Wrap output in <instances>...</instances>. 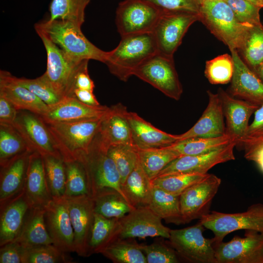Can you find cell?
I'll list each match as a JSON object with an SVG mask.
<instances>
[{"instance_id": "1f68e13d", "label": "cell", "mask_w": 263, "mask_h": 263, "mask_svg": "<svg viewBox=\"0 0 263 263\" xmlns=\"http://www.w3.org/2000/svg\"><path fill=\"white\" fill-rule=\"evenodd\" d=\"M179 196L152 187L151 199L148 207L168 224H183Z\"/></svg>"}, {"instance_id": "4316f807", "label": "cell", "mask_w": 263, "mask_h": 263, "mask_svg": "<svg viewBox=\"0 0 263 263\" xmlns=\"http://www.w3.org/2000/svg\"><path fill=\"white\" fill-rule=\"evenodd\" d=\"M129 122L133 144L138 148H162L170 146L178 140V135L163 132L145 120L136 113L128 112Z\"/></svg>"}, {"instance_id": "52a82bcc", "label": "cell", "mask_w": 263, "mask_h": 263, "mask_svg": "<svg viewBox=\"0 0 263 263\" xmlns=\"http://www.w3.org/2000/svg\"><path fill=\"white\" fill-rule=\"evenodd\" d=\"M199 221L213 233L214 245L222 242L229 233L237 230H252L263 233V204H253L240 213L213 211L202 216Z\"/></svg>"}, {"instance_id": "60d3db41", "label": "cell", "mask_w": 263, "mask_h": 263, "mask_svg": "<svg viewBox=\"0 0 263 263\" xmlns=\"http://www.w3.org/2000/svg\"><path fill=\"white\" fill-rule=\"evenodd\" d=\"M208 173H176L157 176L151 181L152 187L175 196L206 178Z\"/></svg>"}, {"instance_id": "ffe728a7", "label": "cell", "mask_w": 263, "mask_h": 263, "mask_svg": "<svg viewBox=\"0 0 263 263\" xmlns=\"http://www.w3.org/2000/svg\"><path fill=\"white\" fill-rule=\"evenodd\" d=\"M109 108L102 105L89 106L75 97H66L49 106L45 113L40 116L46 124L95 120L102 118Z\"/></svg>"}, {"instance_id": "d4e9b609", "label": "cell", "mask_w": 263, "mask_h": 263, "mask_svg": "<svg viewBox=\"0 0 263 263\" xmlns=\"http://www.w3.org/2000/svg\"><path fill=\"white\" fill-rule=\"evenodd\" d=\"M0 95L15 106L17 110H26L40 116L47 111L49 106L30 91L20 84L16 77L9 72L0 70Z\"/></svg>"}, {"instance_id": "8fae6325", "label": "cell", "mask_w": 263, "mask_h": 263, "mask_svg": "<svg viewBox=\"0 0 263 263\" xmlns=\"http://www.w3.org/2000/svg\"><path fill=\"white\" fill-rule=\"evenodd\" d=\"M161 11L146 0H124L116 9L115 23L121 37L151 32Z\"/></svg>"}, {"instance_id": "f907efd6", "label": "cell", "mask_w": 263, "mask_h": 263, "mask_svg": "<svg viewBox=\"0 0 263 263\" xmlns=\"http://www.w3.org/2000/svg\"><path fill=\"white\" fill-rule=\"evenodd\" d=\"M161 11L186 12L199 14L203 0H146Z\"/></svg>"}, {"instance_id": "7dc6e473", "label": "cell", "mask_w": 263, "mask_h": 263, "mask_svg": "<svg viewBox=\"0 0 263 263\" xmlns=\"http://www.w3.org/2000/svg\"><path fill=\"white\" fill-rule=\"evenodd\" d=\"M147 263H177L178 255L173 248L159 242L149 245L140 244Z\"/></svg>"}, {"instance_id": "816d5d0a", "label": "cell", "mask_w": 263, "mask_h": 263, "mask_svg": "<svg viewBox=\"0 0 263 263\" xmlns=\"http://www.w3.org/2000/svg\"><path fill=\"white\" fill-rule=\"evenodd\" d=\"M25 248L16 241L7 243L0 248V263H23Z\"/></svg>"}, {"instance_id": "9f6ffc18", "label": "cell", "mask_w": 263, "mask_h": 263, "mask_svg": "<svg viewBox=\"0 0 263 263\" xmlns=\"http://www.w3.org/2000/svg\"><path fill=\"white\" fill-rule=\"evenodd\" d=\"M74 94V97L86 105L92 106H99L101 105L93 94V91L75 89Z\"/></svg>"}, {"instance_id": "b9f144b4", "label": "cell", "mask_w": 263, "mask_h": 263, "mask_svg": "<svg viewBox=\"0 0 263 263\" xmlns=\"http://www.w3.org/2000/svg\"><path fill=\"white\" fill-rule=\"evenodd\" d=\"M64 162L66 174L64 197L89 196L87 176L83 162L80 160H65Z\"/></svg>"}, {"instance_id": "d590c367", "label": "cell", "mask_w": 263, "mask_h": 263, "mask_svg": "<svg viewBox=\"0 0 263 263\" xmlns=\"http://www.w3.org/2000/svg\"><path fill=\"white\" fill-rule=\"evenodd\" d=\"M236 141L227 134L215 137H194L178 141L169 146L181 156L208 153Z\"/></svg>"}, {"instance_id": "f35d334b", "label": "cell", "mask_w": 263, "mask_h": 263, "mask_svg": "<svg viewBox=\"0 0 263 263\" xmlns=\"http://www.w3.org/2000/svg\"><path fill=\"white\" fill-rule=\"evenodd\" d=\"M42 156L46 180L53 198L64 197L66 174L62 157L53 155Z\"/></svg>"}, {"instance_id": "74e56055", "label": "cell", "mask_w": 263, "mask_h": 263, "mask_svg": "<svg viewBox=\"0 0 263 263\" xmlns=\"http://www.w3.org/2000/svg\"><path fill=\"white\" fill-rule=\"evenodd\" d=\"M91 0H52L49 7L50 20L61 19L82 26L85 10Z\"/></svg>"}, {"instance_id": "f1b7e54d", "label": "cell", "mask_w": 263, "mask_h": 263, "mask_svg": "<svg viewBox=\"0 0 263 263\" xmlns=\"http://www.w3.org/2000/svg\"><path fill=\"white\" fill-rule=\"evenodd\" d=\"M44 208L32 207L28 211L22 227L14 241L24 248L53 244L48 231Z\"/></svg>"}, {"instance_id": "e0dca14e", "label": "cell", "mask_w": 263, "mask_h": 263, "mask_svg": "<svg viewBox=\"0 0 263 263\" xmlns=\"http://www.w3.org/2000/svg\"><path fill=\"white\" fill-rule=\"evenodd\" d=\"M44 208L46 227L53 244L64 252H75L74 232L66 198H53Z\"/></svg>"}, {"instance_id": "83f0119b", "label": "cell", "mask_w": 263, "mask_h": 263, "mask_svg": "<svg viewBox=\"0 0 263 263\" xmlns=\"http://www.w3.org/2000/svg\"><path fill=\"white\" fill-rule=\"evenodd\" d=\"M127 110L121 104L113 105L103 117L99 134L109 147L120 144L134 145L126 117Z\"/></svg>"}, {"instance_id": "680465c9", "label": "cell", "mask_w": 263, "mask_h": 263, "mask_svg": "<svg viewBox=\"0 0 263 263\" xmlns=\"http://www.w3.org/2000/svg\"><path fill=\"white\" fill-rule=\"evenodd\" d=\"M254 5L263 8V0H246Z\"/></svg>"}, {"instance_id": "bcb514c9", "label": "cell", "mask_w": 263, "mask_h": 263, "mask_svg": "<svg viewBox=\"0 0 263 263\" xmlns=\"http://www.w3.org/2000/svg\"><path fill=\"white\" fill-rule=\"evenodd\" d=\"M16 79L48 106L58 103L64 98L56 91L44 74L34 79L16 77Z\"/></svg>"}, {"instance_id": "f6af8a7d", "label": "cell", "mask_w": 263, "mask_h": 263, "mask_svg": "<svg viewBox=\"0 0 263 263\" xmlns=\"http://www.w3.org/2000/svg\"><path fill=\"white\" fill-rule=\"evenodd\" d=\"M233 70L232 56L225 54L206 61L205 75L212 84H225L231 81Z\"/></svg>"}, {"instance_id": "d6a6232c", "label": "cell", "mask_w": 263, "mask_h": 263, "mask_svg": "<svg viewBox=\"0 0 263 263\" xmlns=\"http://www.w3.org/2000/svg\"><path fill=\"white\" fill-rule=\"evenodd\" d=\"M139 162L150 179L157 176L170 162L181 156L169 146L141 149L137 148Z\"/></svg>"}, {"instance_id": "44dd1931", "label": "cell", "mask_w": 263, "mask_h": 263, "mask_svg": "<svg viewBox=\"0 0 263 263\" xmlns=\"http://www.w3.org/2000/svg\"><path fill=\"white\" fill-rule=\"evenodd\" d=\"M217 93L226 120L225 134L237 142L246 136L249 119L259 106L236 98L221 88Z\"/></svg>"}, {"instance_id": "6da1fadb", "label": "cell", "mask_w": 263, "mask_h": 263, "mask_svg": "<svg viewBox=\"0 0 263 263\" xmlns=\"http://www.w3.org/2000/svg\"><path fill=\"white\" fill-rule=\"evenodd\" d=\"M81 27L68 20L48 19L37 23L35 29L37 33L44 34L74 60L93 59L104 63L107 52L90 41L82 33Z\"/></svg>"}, {"instance_id": "ac0fdd59", "label": "cell", "mask_w": 263, "mask_h": 263, "mask_svg": "<svg viewBox=\"0 0 263 263\" xmlns=\"http://www.w3.org/2000/svg\"><path fill=\"white\" fill-rule=\"evenodd\" d=\"M66 199L74 232L75 252L87 257L95 212L94 201L89 195Z\"/></svg>"}, {"instance_id": "2e32d148", "label": "cell", "mask_w": 263, "mask_h": 263, "mask_svg": "<svg viewBox=\"0 0 263 263\" xmlns=\"http://www.w3.org/2000/svg\"><path fill=\"white\" fill-rule=\"evenodd\" d=\"M236 141L215 150L199 155L181 156L167 165L157 176L176 173L205 174L215 165L234 160Z\"/></svg>"}, {"instance_id": "6f0895ef", "label": "cell", "mask_w": 263, "mask_h": 263, "mask_svg": "<svg viewBox=\"0 0 263 263\" xmlns=\"http://www.w3.org/2000/svg\"><path fill=\"white\" fill-rule=\"evenodd\" d=\"M253 71L263 82V61Z\"/></svg>"}, {"instance_id": "484cf974", "label": "cell", "mask_w": 263, "mask_h": 263, "mask_svg": "<svg viewBox=\"0 0 263 263\" xmlns=\"http://www.w3.org/2000/svg\"><path fill=\"white\" fill-rule=\"evenodd\" d=\"M26 196L32 207L44 208L53 199L45 175L43 156L31 153L24 186Z\"/></svg>"}, {"instance_id": "cb8c5ba5", "label": "cell", "mask_w": 263, "mask_h": 263, "mask_svg": "<svg viewBox=\"0 0 263 263\" xmlns=\"http://www.w3.org/2000/svg\"><path fill=\"white\" fill-rule=\"evenodd\" d=\"M32 152H25L0 166V207L24 190L29 157Z\"/></svg>"}, {"instance_id": "603a6c76", "label": "cell", "mask_w": 263, "mask_h": 263, "mask_svg": "<svg viewBox=\"0 0 263 263\" xmlns=\"http://www.w3.org/2000/svg\"><path fill=\"white\" fill-rule=\"evenodd\" d=\"M31 207L24 189L0 207V246L18 238Z\"/></svg>"}, {"instance_id": "e575fe53", "label": "cell", "mask_w": 263, "mask_h": 263, "mask_svg": "<svg viewBox=\"0 0 263 263\" xmlns=\"http://www.w3.org/2000/svg\"><path fill=\"white\" fill-rule=\"evenodd\" d=\"M100 254L114 263H147L140 244L134 238L115 240Z\"/></svg>"}, {"instance_id": "11a10c76", "label": "cell", "mask_w": 263, "mask_h": 263, "mask_svg": "<svg viewBox=\"0 0 263 263\" xmlns=\"http://www.w3.org/2000/svg\"><path fill=\"white\" fill-rule=\"evenodd\" d=\"M88 66V63L85 64L77 74L75 81V89L93 91L94 84L89 75Z\"/></svg>"}, {"instance_id": "ee69618b", "label": "cell", "mask_w": 263, "mask_h": 263, "mask_svg": "<svg viewBox=\"0 0 263 263\" xmlns=\"http://www.w3.org/2000/svg\"><path fill=\"white\" fill-rule=\"evenodd\" d=\"M67 253L54 244L25 248L23 263H73Z\"/></svg>"}, {"instance_id": "f5cc1de1", "label": "cell", "mask_w": 263, "mask_h": 263, "mask_svg": "<svg viewBox=\"0 0 263 263\" xmlns=\"http://www.w3.org/2000/svg\"><path fill=\"white\" fill-rule=\"evenodd\" d=\"M18 111L13 104L0 95V123L12 125L16 118Z\"/></svg>"}, {"instance_id": "c3c4849f", "label": "cell", "mask_w": 263, "mask_h": 263, "mask_svg": "<svg viewBox=\"0 0 263 263\" xmlns=\"http://www.w3.org/2000/svg\"><path fill=\"white\" fill-rule=\"evenodd\" d=\"M232 9L236 18L241 23L262 24L259 12L261 9L246 0H224Z\"/></svg>"}, {"instance_id": "7c38bea8", "label": "cell", "mask_w": 263, "mask_h": 263, "mask_svg": "<svg viewBox=\"0 0 263 263\" xmlns=\"http://www.w3.org/2000/svg\"><path fill=\"white\" fill-rule=\"evenodd\" d=\"M170 229L148 207L135 208L118 219L116 239L160 237L169 239Z\"/></svg>"}, {"instance_id": "8992f818", "label": "cell", "mask_w": 263, "mask_h": 263, "mask_svg": "<svg viewBox=\"0 0 263 263\" xmlns=\"http://www.w3.org/2000/svg\"><path fill=\"white\" fill-rule=\"evenodd\" d=\"M37 33L41 38L47 54V69L44 75L61 96L74 97L77 74L89 60L77 61L72 59L44 34Z\"/></svg>"}, {"instance_id": "9a60e30c", "label": "cell", "mask_w": 263, "mask_h": 263, "mask_svg": "<svg viewBox=\"0 0 263 263\" xmlns=\"http://www.w3.org/2000/svg\"><path fill=\"white\" fill-rule=\"evenodd\" d=\"M12 125L32 151L37 152L42 156H61L56 147L47 124L40 115L26 110H18Z\"/></svg>"}, {"instance_id": "3957f363", "label": "cell", "mask_w": 263, "mask_h": 263, "mask_svg": "<svg viewBox=\"0 0 263 263\" xmlns=\"http://www.w3.org/2000/svg\"><path fill=\"white\" fill-rule=\"evenodd\" d=\"M199 14V21L230 51L240 49L252 26L240 23L224 0H203Z\"/></svg>"}, {"instance_id": "f546056e", "label": "cell", "mask_w": 263, "mask_h": 263, "mask_svg": "<svg viewBox=\"0 0 263 263\" xmlns=\"http://www.w3.org/2000/svg\"><path fill=\"white\" fill-rule=\"evenodd\" d=\"M128 202L134 207H148L152 186L151 180L142 168L139 160L135 167L121 186Z\"/></svg>"}, {"instance_id": "681fc988", "label": "cell", "mask_w": 263, "mask_h": 263, "mask_svg": "<svg viewBox=\"0 0 263 263\" xmlns=\"http://www.w3.org/2000/svg\"><path fill=\"white\" fill-rule=\"evenodd\" d=\"M244 151V157L254 162L263 173V135L246 136L237 142L236 146Z\"/></svg>"}, {"instance_id": "4dcf8cb0", "label": "cell", "mask_w": 263, "mask_h": 263, "mask_svg": "<svg viewBox=\"0 0 263 263\" xmlns=\"http://www.w3.org/2000/svg\"><path fill=\"white\" fill-rule=\"evenodd\" d=\"M92 198L94 212L109 218L119 219L135 208L113 188H104Z\"/></svg>"}, {"instance_id": "7a4b0ae2", "label": "cell", "mask_w": 263, "mask_h": 263, "mask_svg": "<svg viewBox=\"0 0 263 263\" xmlns=\"http://www.w3.org/2000/svg\"><path fill=\"white\" fill-rule=\"evenodd\" d=\"M157 53L152 32L127 35L121 37L114 49L107 52L104 63L112 74L126 81L136 69Z\"/></svg>"}, {"instance_id": "ab89813d", "label": "cell", "mask_w": 263, "mask_h": 263, "mask_svg": "<svg viewBox=\"0 0 263 263\" xmlns=\"http://www.w3.org/2000/svg\"><path fill=\"white\" fill-rule=\"evenodd\" d=\"M240 52L245 63L254 71L263 61V26L252 25L248 28Z\"/></svg>"}, {"instance_id": "5b68a950", "label": "cell", "mask_w": 263, "mask_h": 263, "mask_svg": "<svg viewBox=\"0 0 263 263\" xmlns=\"http://www.w3.org/2000/svg\"><path fill=\"white\" fill-rule=\"evenodd\" d=\"M108 148L98 132L88 153L79 159L86 169L89 196L93 197L100 190L110 188L118 191L126 199L122 190L120 175L114 161L108 154Z\"/></svg>"}, {"instance_id": "9c48e42d", "label": "cell", "mask_w": 263, "mask_h": 263, "mask_svg": "<svg viewBox=\"0 0 263 263\" xmlns=\"http://www.w3.org/2000/svg\"><path fill=\"white\" fill-rule=\"evenodd\" d=\"M199 19V14L161 11L152 31L158 53L173 58L188 28Z\"/></svg>"}, {"instance_id": "277c9868", "label": "cell", "mask_w": 263, "mask_h": 263, "mask_svg": "<svg viewBox=\"0 0 263 263\" xmlns=\"http://www.w3.org/2000/svg\"><path fill=\"white\" fill-rule=\"evenodd\" d=\"M102 119L46 124L63 160H79L98 133Z\"/></svg>"}, {"instance_id": "836d02e7", "label": "cell", "mask_w": 263, "mask_h": 263, "mask_svg": "<svg viewBox=\"0 0 263 263\" xmlns=\"http://www.w3.org/2000/svg\"><path fill=\"white\" fill-rule=\"evenodd\" d=\"M118 219L109 218L94 212L88 249V257L101 253L114 239Z\"/></svg>"}, {"instance_id": "7bdbcfd3", "label": "cell", "mask_w": 263, "mask_h": 263, "mask_svg": "<svg viewBox=\"0 0 263 263\" xmlns=\"http://www.w3.org/2000/svg\"><path fill=\"white\" fill-rule=\"evenodd\" d=\"M107 153L115 163L122 186L138 162L137 148L130 144L112 145L108 147Z\"/></svg>"}, {"instance_id": "7402d4cb", "label": "cell", "mask_w": 263, "mask_h": 263, "mask_svg": "<svg viewBox=\"0 0 263 263\" xmlns=\"http://www.w3.org/2000/svg\"><path fill=\"white\" fill-rule=\"evenodd\" d=\"M207 105L197 122L185 132L177 135L180 141L194 137H215L225 134V125L220 97L207 91Z\"/></svg>"}, {"instance_id": "d6986e66", "label": "cell", "mask_w": 263, "mask_h": 263, "mask_svg": "<svg viewBox=\"0 0 263 263\" xmlns=\"http://www.w3.org/2000/svg\"><path fill=\"white\" fill-rule=\"evenodd\" d=\"M230 52L234 64L231 95L260 107L263 105V82L241 59L237 50Z\"/></svg>"}, {"instance_id": "8d00e7d4", "label": "cell", "mask_w": 263, "mask_h": 263, "mask_svg": "<svg viewBox=\"0 0 263 263\" xmlns=\"http://www.w3.org/2000/svg\"><path fill=\"white\" fill-rule=\"evenodd\" d=\"M27 151H32L16 129L0 123V166Z\"/></svg>"}, {"instance_id": "ba28073f", "label": "cell", "mask_w": 263, "mask_h": 263, "mask_svg": "<svg viewBox=\"0 0 263 263\" xmlns=\"http://www.w3.org/2000/svg\"><path fill=\"white\" fill-rule=\"evenodd\" d=\"M204 226L196 224L178 229H170L169 244L179 257L192 263H217L212 239L203 236Z\"/></svg>"}, {"instance_id": "4fadbf2b", "label": "cell", "mask_w": 263, "mask_h": 263, "mask_svg": "<svg viewBox=\"0 0 263 263\" xmlns=\"http://www.w3.org/2000/svg\"><path fill=\"white\" fill-rule=\"evenodd\" d=\"M214 247L217 263H263V233L246 230L244 237L234 236Z\"/></svg>"}, {"instance_id": "30bf717a", "label": "cell", "mask_w": 263, "mask_h": 263, "mask_svg": "<svg viewBox=\"0 0 263 263\" xmlns=\"http://www.w3.org/2000/svg\"><path fill=\"white\" fill-rule=\"evenodd\" d=\"M133 75L170 98L179 100L181 98L183 88L173 57L158 53L136 69Z\"/></svg>"}, {"instance_id": "5bb4252c", "label": "cell", "mask_w": 263, "mask_h": 263, "mask_svg": "<svg viewBox=\"0 0 263 263\" xmlns=\"http://www.w3.org/2000/svg\"><path fill=\"white\" fill-rule=\"evenodd\" d=\"M221 179L213 174L193 185L179 196L183 224L200 219L208 213L213 198L218 192Z\"/></svg>"}, {"instance_id": "db71d44e", "label": "cell", "mask_w": 263, "mask_h": 263, "mask_svg": "<svg viewBox=\"0 0 263 263\" xmlns=\"http://www.w3.org/2000/svg\"><path fill=\"white\" fill-rule=\"evenodd\" d=\"M254 114V119L249 125L246 136L263 135V105L259 107Z\"/></svg>"}]
</instances>
